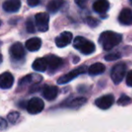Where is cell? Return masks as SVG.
<instances>
[{"label": "cell", "mask_w": 132, "mask_h": 132, "mask_svg": "<svg viewBox=\"0 0 132 132\" xmlns=\"http://www.w3.org/2000/svg\"><path fill=\"white\" fill-rule=\"evenodd\" d=\"M122 35L120 33L111 31H106L102 32L99 37V43L105 51H110L116 47L121 42Z\"/></svg>", "instance_id": "6da1fadb"}, {"label": "cell", "mask_w": 132, "mask_h": 132, "mask_svg": "<svg viewBox=\"0 0 132 132\" xmlns=\"http://www.w3.org/2000/svg\"><path fill=\"white\" fill-rule=\"evenodd\" d=\"M74 48L79 51L84 55H90L95 51V45L94 42L82 36H77L73 42Z\"/></svg>", "instance_id": "7a4b0ae2"}, {"label": "cell", "mask_w": 132, "mask_h": 132, "mask_svg": "<svg viewBox=\"0 0 132 132\" xmlns=\"http://www.w3.org/2000/svg\"><path fill=\"white\" fill-rule=\"evenodd\" d=\"M126 70H127V66L125 63H119L111 68V77L115 85H119L122 81L126 75Z\"/></svg>", "instance_id": "3957f363"}, {"label": "cell", "mask_w": 132, "mask_h": 132, "mask_svg": "<svg viewBox=\"0 0 132 132\" xmlns=\"http://www.w3.org/2000/svg\"><path fill=\"white\" fill-rule=\"evenodd\" d=\"M87 71V68L85 66H81L79 68H76V69L70 71L69 73L66 74V75L60 77L57 79V84L59 85H65V84L68 83V82L72 81L73 79H75L76 77H77L78 76L85 74Z\"/></svg>", "instance_id": "277c9868"}, {"label": "cell", "mask_w": 132, "mask_h": 132, "mask_svg": "<svg viewBox=\"0 0 132 132\" xmlns=\"http://www.w3.org/2000/svg\"><path fill=\"white\" fill-rule=\"evenodd\" d=\"M44 102L38 97H33L27 103V111L30 114H38L44 109Z\"/></svg>", "instance_id": "5b68a950"}, {"label": "cell", "mask_w": 132, "mask_h": 132, "mask_svg": "<svg viewBox=\"0 0 132 132\" xmlns=\"http://www.w3.org/2000/svg\"><path fill=\"white\" fill-rule=\"evenodd\" d=\"M50 15L48 13H38L35 15V23H36L37 30L42 32L47 31L49 30Z\"/></svg>", "instance_id": "8992f818"}, {"label": "cell", "mask_w": 132, "mask_h": 132, "mask_svg": "<svg viewBox=\"0 0 132 132\" xmlns=\"http://www.w3.org/2000/svg\"><path fill=\"white\" fill-rule=\"evenodd\" d=\"M9 53L13 60L19 61L25 57V51L21 42H15L10 47Z\"/></svg>", "instance_id": "52a82bcc"}, {"label": "cell", "mask_w": 132, "mask_h": 132, "mask_svg": "<svg viewBox=\"0 0 132 132\" xmlns=\"http://www.w3.org/2000/svg\"><path fill=\"white\" fill-rule=\"evenodd\" d=\"M72 39H73V34L70 31H63L55 39V43L57 47L64 48L70 44Z\"/></svg>", "instance_id": "ba28073f"}, {"label": "cell", "mask_w": 132, "mask_h": 132, "mask_svg": "<svg viewBox=\"0 0 132 132\" xmlns=\"http://www.w3.org/2000/svg\"><path fill=\"white\" fill-rule=\"evenodd\" d=\"M114 103V97L111 94H107L95 100V105L102 110H107Z\"/></svg>", "instance_id": "9c48e42d"}, {"label": "cell", "mask_w": 132, "mask_h": 132, "mask_svg": "<svg viewBox=\"0 0 132 132\" xmlns=\"http://www.w3.org/2000/svg\"><path fill=\"white\" fill-rule=\"evenodd\" d=\"M45 59L47 61L48 64V68L51 71H56L57 69H59L61 66L63 65V59L61 57H57L55 55H48L47 57H45Z\"/></svg>", "instance_id": "30bf717a"}, {"label": "cell", "mask_w": 132, "mask_h": 132, "mask_svg": "<svg viewBox=\"0 0 132 132\" xmlns=\"http://www.w3.org/2000/svg\"><path fill=\"white\" fill-rule=\"evenodd\" d=\"M59 89L54 85H44L42 87V96L48 101H53L57 98Z\"/></svg>", "instance_id": "8fae6325"}, {"label": "cell", "mask_w": 132, "mask_h": 132, "mask_svg": "<svg viewBox=\"0 0 132 132\" xmlns=\"http://www.w3.org/2000/svg\"><path fill=\"white\" fill-rule=\"evenodd\" d=\"M21 0H5L3 3V9L7 13H16L21 8Z\"/></svg>", "instance_id": "7c38bea8"}, {"label": "cell", "mask_w": 132, "mask_h": 132, "mask_svg": "<svg viewBox=\"0 0 132 132\" xmlns=\"http://www.w3.org/2000/svg\"><path fill=\"white\" fill-rule=\"evenodd\" d=\"M14 77L10 72H5L0 75V88L9 89L14 85Z\"/></svg>", "instance_id": "4fadbf2b"}, {"label": "cell", "mask_w": 132, "mask_h": 132, "mask_svg": "<svg viewBox=\"0 0 132 132\" xmlns=\"http://www.w3.org/2000/svg\"><path fill=\"white\" fill-rule=\"evenodd\" d=\"M119 22L123 25L132 24V10L130 8H124L119 15Z\"/></svg>", "instance_id": "5bb4252c"}, {"label": "cell", "mask_w": 132, "mask_h": 132, "mask_svg": "<svg viewBox=\"0 0 132 132\" xmlns=\"http://www.w3.org/2000/svg\"><path fill=\"white\" fill-rule=\"evenodd\" d=\"M93 9L96 13L104 14L110 9V3L108 0H96L93 4Z\"/></svg>", "instance_id": "9a60e30c"}, {"label": "cell", "mask_w": 132, "mask_h": 132, "mask_svg": "<svg viewBox=\"0 0 132 132\" xmlns=\"http://www.w3.org/2000/svg\"><path fill=\"white\" fill-rule=\"evenodd\" d=\"M25 47L28 51H37L40 49L42 47V40L38 37H33V38H31L25 42Z\"/></svg>", "instance_id": "2e32d148"}, {"label": "cell", "mask_w": 132, "mask_h": 132, "mask_svg": "<svg viewBox=\"0 0 132 132\" xmlns=\"http://www.w3.org/2000/svg\"><path fill=\"white\" fill-rule=\"evenodd\" d=\"M42 80V77L39 75H35V74H30V75L25 76L24 77H23L19 82V85H30V84H37L40 83V81Z\"/></svg>", "instance_id": "e0dca14e"}, {"label": "cell", "mask_w": 132, "mask_h": 132, "mask_svg": "<svg viewBox=\"0 0 132 132\" xmlns=\"http://www.w3.org/2000/svg\"><path fill=\"white\" fill-rule=\"evenodd\" d=\"M89 75L91 76H97V75H101L103 72L105 71V66L103 63H94V64L91 65L89 67V68L87 69Z\"/></svg>", "instance_id": "ac0fdd59"}, {"label": "cell", "mask_w": 132, "mask_h": 132, "mask_svg": "<svg viewBox=\"0 0 132 132\" xmlns=\"http://www.w3.org/2000/svg\"><path fill=\"white\" fill-rule=\"evenodd\" d=\"M32 68L35 71L38 72L46 71L48 68V64L45 57H39V59H35L32 63Z\"/></svg>", "instance_id": "d6986e66"}, {"label": "cell", "mask_w": 132, "mask_h": 132, "mask_svg": "<svg viewBox=\"0 0 132 132\" xmlns=\"http://www.w3.org/2000/svg\"><path fill=\"white\" fill-rule=\"evenodd\" d=\"M64 0H51L47 5V10L50 13L55 14L64 5Z\"/></svg>", "instance_id": "ffe728a7"}, {"label": "cell", "mask_w": 132, "mask_h": 132, "mask_svg": "<svg viewBox=\"0 0 132 132\" xmlns=\"http://www.w3.org/2000/svg\"><path fill=\"white\" fill-rule=\"evenodd\" d=\"M87 100L85 97H78V98H75V99L71 100L70 102H68L66 104L67 107L71 108V109H78L81 106H83L86 103Z\"/></svg>", "instance_id": "44dd1931"}, {"label": "cell", "mask_w": 132, "mask_h": 132, "mask_svg": "<svg viewBox=\"0 0 132 132\" xmlns=\"http://www.w3.org/2000/svg\"><path fill=\"white\" fill-rule=\"evenodd\" d=\"M20 118V113L18 111H12L7 115V119H8L9 122L11 123H15Z\"/></svg>", "instance_id": "7402d4cb"}, {"label": "cell", "mask_w": 132, "mask_h": 132, "mask_svg": "<svg viewBox=\"0 0 132 132\" xmlns=\"http://www.w3.org/2000/svg\"><path fill=\"white\" fill-rule=\"evenodd\" d=\"M130 103H131V99L129 97V96L125 95V94L121 95V96H120V99L118 100V104H119V105H120V106L129 105Z\"/></svg>", "instance_id": "603a6c76"}, {"label": "cell", "mask_w": 132, "mask_h": 132, "mask_svg": "<svg viewBox=\"0 0 132 132\" xmlns=\"http://www.w3.org/2000/svg\"><path fill=\"white\" fill-rule=\"evenodd\" d=\"M121 57V55L118 52H115V53H111V54H108L104 57L105 60L107 61H113V60H117V59H120Z\"/></svg>", "instance_id": "cb8c5ba5"}, {"label": "cell", "mask_w": 132, "mask_h": 132, "mask_svg": "<svg viewBox=\"0 0 132 132\" xmlns=\"http://www.w3.org/2000/svg\"><path fill=\"white\" fill-rule=\"evenodd\" d=\"M85 22H86V23L89 25L90 27H96L98 24H99V21H98L97 19H95V18L94 17H87L86 19H85Z\"/></svg>", "instance_id": "d4e9b609"}, {"label": "cell", "mask_w": 132, "mask_h": 132, "mask_svg": "<svg viewBox=\"0 0 132 132\" xmlns=\"http://www.w3.org/2000/svg\"><path fill=\"white\" fill-rule=\"evenodd\" d=\"M26 30L28 32H31V33H33L35 32V27H34V24H33L32 21L31 19H28L27 22H26Z\"/></svg>", "instance_id": "484cf974"}, {"label": "cell", "mask_w": 132, "mask_h": 132, "mask_svg": "<svg viewBox=\"0 0 132 132\" xmlns=\"http://www.w3.org/2000/svg\"><path fill=\"white\" fill-rule=\"evenodd\" d=\"M89 0H75V3L78 5L81 8H85L86 6L87 3H88Z\"/></svg>", "instance_id": "4316f807"}, {"label": "cell", "mask_w": 132, "mask_h": 132, "mask_svg": "<svg viewBox=\"0 0 132 132\" xmlns=\"http://www.w3.org/2000/svg\"><path fill=\"white\" fill-rule=\"evenodd\" d=\"M126 83L129 86H132V70L128 72L127 77H126Z\"/></svg>", "instance_id": "83f0119b"}, {"label": "cell", "mask_w": 132, "mask_h": 132, "mask_svg": "<svg viewBox=\"0 0 132 132\" xmlns=\"http://www.w3.org/2000/svg\"><path fill=\"white\" fill-rule=\"evenodd\" d=\"M7 128V122L4 118L0 117V130H4Z\"/></svg>", "instance_id": "f1b7e54d"}, {"label": "cell", "mask_w": 132, "mask_h": 132, "mask_svg": "<svg viewBox=\"0 0 132 132\" xmlns=\"http://www.w3.org/2000/svg\"><path fill=\"white\" fill-rule=\"evenodd\" d=\"M27 4L31 7H34L40 4V0H27Z\"/></svg>", "instance_id": "f546056e"}, {"label": "cell", "mask_w": 132, "mask_h": 132, "mask_svg": "<svg viewBox=\"0 0 132 132\" xmlns=\"http://www.w3.org/2000/svg\"><path fill=\"white\" fill-rule=\"evenodd\" d=\"M2 60H3V57H2L1 53H0V64L2 63Z\"/></svg>", "instance_id": "4dcf8cb0"}, {"label": "cell", "mask_w": 132, "mask_h": 132, "mask_svg": "<svg viewBox=\"0 0 132 132\" xmlns=\"http://www.w3.org/2000/svg\"><path fill=\"white\" fill-rule=\"evenodd\" d=\"M129 3H130V5H132V0H129Z\"/></svg>", "instance_id": "1f68e13d"}, {"label": "cell", "mask_w": 132, "mask_h": 132, "mask_svg": "<svg viewBox=\"0 0 132 132\" xmlns=\"http://www.w3.org/2000/svg\"><path fill=\"white\" fill-rule=\"evenodd\" d=\"M0 24H1V23H0Z\"/></svg>", "instance_id": "d6a6232c"}]
</instances>
